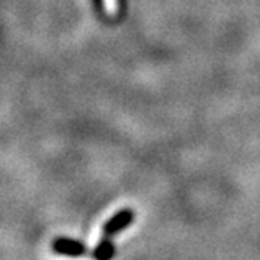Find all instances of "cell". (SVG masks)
I'll list each match as a JSON object with an SVG mask.
<instances>
[{
  "label": "cell",
  "instance_id": "obj_1",
  "mask_svg": "<svg viewBox=\"0 0 260 260\" xmlns=\"http://www.w3.org/2000/svg\"><path fill=\"white\" fill-rule=\"evenodd\" d=\"M132 219H134V213L132 212L127 210V209L125 210H121L119 213H116L111 219H108V222L105 224L104 231L108 235H113V234L125 229L130 224V222H132Z\"/></svg>",
  "mask_w": 260,
  "mask_h": 260
},
{
  "label": "cell",
  "instance_id": "obj_2",
  "mask_svg": "<svg viewBox=\"0 0 260 260\" xmlns=\"http://www.w3.org/2000/svg\"><path fill=\"white\" fill-rule=\"evenodd\" d=\"M53 249L64 254V255H82L85 252V246L80 241L71 240V238H58L53 241Z\"/></svg>",
  "mask_w": 260,
  "mask_h": 260
},
{
  "label": "cell",
  "instance_id": "obj_3",
  "mask_svg": "<svg viewBox=\"0 0 260 260\" xmlns=\"http://www.w3.org/2000/svg\"><path fill=\"white\" fill-rule=\"evenodd\" d=\"M113 254H115V249H113V245H111L110 241H102V243L94 251V257L101 258V260L110 258Z\"/></svg>",
  "mask_w": 260,
  "mask_h": 260
}]
</instances>
